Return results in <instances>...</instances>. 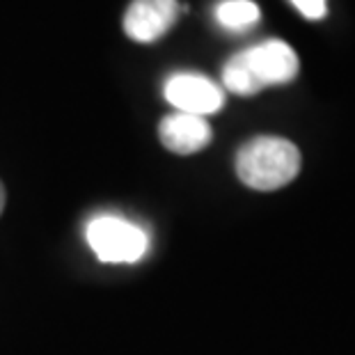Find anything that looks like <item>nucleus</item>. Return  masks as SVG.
I'll return each instance as SVG.
<instances>
[{
	"mask_svg": "<svg viewBox=\"0 0 355 355\" xmlns=\"http://www.w3.org/2000/svg\"><path fill=\"white\" fill-rule=\"evenodd\" d=\"M298 55L282 40H266L236 53L223 69V85L234 94L250 96L263 87L284 85L296 78Z\"/></svg>",
	"mask_w": 355,
	"mask_h": 355,
	"instance_id": "nucleus-1",
	"label": "nucleus"
},
{
	"mask_svg": "<svg viewBox=\"0 0 355 355\" xmlns=\"http://www.w3.org/2000/svg\"><path fill=\"white\" fill-rule=\"evenodd\" d=\"M259 5L252 3V0H223L216 7V21L232 33L250 30L259 21Z\"/></svg>",
	"mask_w": 355,
	"mask_h": 355,
	"instance_id": "nucleus-7",
	"label": "nucleus"
},
{
	"mask_svg": "<svg viewBox=\"0 0 355 355\" xmlns=\"http://www.w3.org/2000/svg\"><path fill=\"white\" fill-rule=\"evenodd\" d=\"M211 135L214 133H211L207 119L198 115H186V112H172L158 124V138H161L163 147L181 156L204 149L211 142Z\"/></svg>",
	"mask_w": 355,
	"mask_h": 355,
	"instance_id": "nucleus-6",
	"label": "nucleus"
},
{
	"mask_svg": "<svg viewBox=\"0 0 355 355\" xmlns=\"http://www.w3.org/2000/svg\"><path fill=\"white\" fill-rule=\"evenodd\" d=\"M291 5L309 21H319L328 14V0H291Z\"/></svg>",
	"mask_w": 355,
	"mask_h": 355,
	"instance_id": "nucleus-8",
	"label": "nucleus"
},
{
	"mask_svg": "<svg viewBox=\"0 0 355 355\" xmlns=\"http://www.w3.org/2000/svg\"><path fill=\"white\" fill-rule=\"evenodd\" d=\"M3 209H5V188L0 184V214H3Z\"/></svg>",
	"mask_w": 355,
	"mask_h": 355,
	"instance_id": "nucleus-9",
	"label": "nucleus"
},
{
	"mask_svg": "<svg viewBox=\"0 0 355 355\" xmlns=\"http://www.w3.org/2000/svg\"><path fill=\"white\" fill-rule=\"evenodd\" d=\"M179 0H133L124 12V33L138 44H152L179 19Z\"/></svg>",
	"mask_w": 355,
	"mask_h": 355,
	"instance_id": "nucleus-5",
	"label": "nucleus"
},
{
	"mask_svg": "<svg viewBox=\"0 0 355 355\" xmlns=\"http://www.w3.org/2000/svg\"><path fill=\"white\" fill-rule=\"evenodd\" d=\"M163 94L170 105H175L177 112H186V115L207 117L225 105L223 87L209 76L191 71H181L170 76L163 87Z\"/></svg>",
	"mask_w": 355,
	"mask_h": 355,
	"instance_id": "nucleus-4",
	"label": "nucleus"
},
{
	"mask_svg": "<svg viewBox=\"0 0 355 355\" xmlns=\"http://www.w3.org/2000/svg\"><path fill=\"white\" fill-rule=\"evenodd\" d=\"M300 172V152L293 142L277 135L248 140L236 154V175L254 191H277Z\"/></svg>",
	"mask_w": 355,
	"mask_h": 355,
	"instance_id": "nucleus-2",
	"label": "nucleus"
},
{
	"mask_svg": "<svg viewBox=\"0 0 355 355\" xmlns=\"http://www.w3.org/2000/svg\"><path fill=\"white\" fill-rule=\"evenodd\" d=\"M87 243L105 263H133L147 254V232L119 216H96L87 223Z\"/></svg>",
	"mask_w": 355,
	"mask_h": 355,
	"instance_id": "nucleus-3",
	"label": "nucleus"
}]
</instances>
